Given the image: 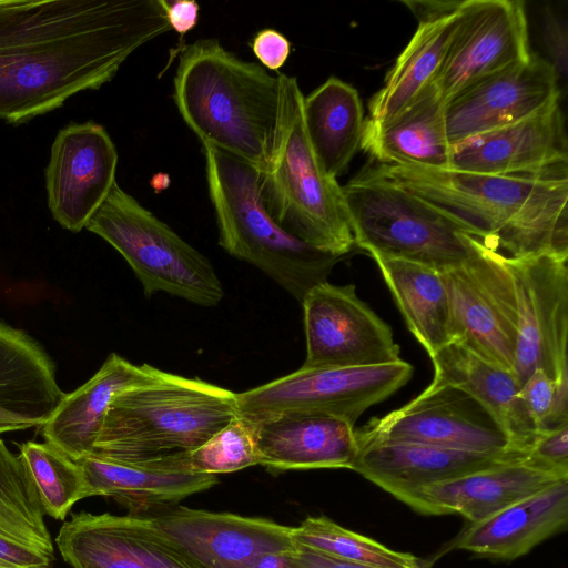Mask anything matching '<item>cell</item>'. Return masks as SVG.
Returning <instances> with one entry per match:
<instances>
[{"label":"cell","instance_id":"9a60e30c","mask_svg":"<svg viewBox=\"0 0 568 568\" xmlns=\"http://www.w3.org/2000/svg\"><path fill=\"white\" fill-rule=\"evenodd\" d=\"M558 82L554 67L534 52L474 82L446 103L450 145L546 111L560 102Z\"/></svg>","mask_w":568,"mask_h":568},{"label":"cell","instance_id":"277c9868","mask_svg":"<svg viewBox=\"0 0 568 568\" xmlns=\"http://www.w3.org/2000/svg\"><path fill=\"white\" fill-rule=\"evenodd\" d=\"M236 416V393L155 368L113 396L91 455L138 464L186 454Z\"/></svg>","mask_w":568,"mask_h":568},{"label":"cell","instance_id":"4dcf8cb0","mask_svg":"<svg viewBox=\"0 0 568 568\" xmlns=\"http://www.w3.org/2000/svg\"><path fill=\"white\" fill-rule=\"evenodd\" d=\"M406 325L430 356L449 343V302L440 271L427 265L371 254Z\"/></svg>","mask_w":568,"mask_h":568},{"label":"cell","instance_id":"8fae6325","mask_svg":"<svg viewBox=\"0 0 568 568\" xmlns=\"http://www.w3.org/2000/svg\"><path fill=\"white\" fill-rule=\"evenodd\" d=\"M355 433L359 439L415 443L469 453L524 452L513 445L478 400L448 384L430 383L403 407L372 418Z\"/></svg>","mask_w":568,"mask_h":568},{"label":"cell","instance_id":"7402d4cb","mask_svg":"<svg viewBox=\"0 0 568 568\" xmlns=\"http://www.w3.org/2000/svg\"><path fill=\"white\" fill-rule=\"evenodd\" d=\"M250 420L260 465L268 469H352L358 444L355 426L343 418L288 412Z\"/></svg>","mask_w":568,"mask_h":568},{"label":"cell","instance_id":"74e56055","mask_svg":"<svg viewBox=\"0 0 568 568\" xmlns=\"http://www.w3.org/2000/svg\"><path fill=\"white\" fill-rule=\"evenodd\" d=\"M542 37L549 55L548 62L554 67L558 79L567 75V24L566 21L547 10L542 21Z\"/></svg>","mask_w":568,"mask_h":568},{"label":"cell","instance_id":"836d02e7","mask_svg":"<svg viewBox=\"0 0 568 568\" xmlns=\"http://www.w3.org/2000/svg\"><path fill=\"white\" fill-rule=\"evenodd\" d=\"M37 486L45 515L64 520L79 500L89 497L82 467L49 443L33 440L20 445Z\"/></svg>","mask_w":568,"mask_h":568},{"label":"cell","instance_id":"5bb4252c","mask_svg":"<svg viewBox=\"0 0 568 568\" xmlns=\"http://www.w3.org/2000/svg\"><path fill=\"white\" fill-rule=\"evenodd\" d=\"M519 0H464L433 84L446 103L474 82L529 58Z\"/></svg>","mask_w":568,"mask_h":568},{"label":"cell","instance_id":"8992f818","mask_svg":"<svg viewBox=\"0 0 568 568\" xmlns=\"http://www.w3.org/2000/svg\"><path fill=\"white\" fill-rule=\"evenodd\" d=\"M280 111L272 153L261 172L264 204L285 231L306 244L344 257L355 246L337 180L327 175L310 145L297 79L277 73Z\"/></svg>","mask_w":568,"mask_h":568},{"label":"cell","instance_id":"ffe728a7","mask_svg":"<svg viewBox=\"0 0 568 568\" xmlns=\"http://www.w3.org/2000/svg\"><path fill=\"white\" fill-rule=\"evenodd\" d=\"M356 439L358 452L352 470L403 503L429 485L528 456L526 452L479 454L415 443Z\"/></svg>","mask_w":568,"mask_h":568},{"label":"cell","instance_id":"52a82bcc","mask_svg":"<svg viewBox=\"0 0 568 568\" xmlns=\"http://www.w3.org/2000/svg\"><path fill=\"white\" fill-rule=\"evenodd\" d=\"M355 246L444 271L485 245L405 191L359 172L342 186Z\"/></svg>","mask_w":568,"mask_h":568},{"label":"cell","instance_id":"4fadbf2b","mask_svg":"<svg viewBox=\"0 0 568 568\" xmlns=\"http://www.w3.org/2000/svg\"><path fill=\"white\" fill-rule=\"evenodd\" d=\"M301 304L306 339L302 367L374 366L400 361L392 328L357 296L355 285L322 282Z\"/></svg>","mask_w":568,"mask_h":568},{"label":"cell","instance_id":"8d00e7d4","mask_svg":"<svg viewBox=\"0 0 568 568\" xmlns=\"http://www.w3.org/2000/svg\"><path fill=\"white\" fill-rule=\"evenodd\" d=\"M528 458L568 475V424L539 432L529 447Z\"/></svg>","mask_w":568,"mask_h":568},{"label":"cell","instance_id":"2e32d148","mask_svg":"<svg viewBox=\"0 0 568 568\" xmlns=\"http://www.w3.org/2000/svg\"><path fill=\"white\" fill-rule=\"evenodd\" d=\"M55 545L72 568H203L139 515L72 514Z\"/></svg>","mask_w":568,"mask_h":568},{"label":"cell","instance_id":"ee69618b","mask_svg":"<svg viewBox=\"0 0 568 568\" xmlns=\"http://www.w3.org/2000/svg\"><path fill=\"white\" fill-rule=\"evenodd\" d=\"M17 430H22V429L20 427H18V426L0 425V435L6 434V433H10V432H17Z\"/></svg>","mask_w":568,"mask_h":568},{"label":"cell","instance_id":"7a4b0ae2","mask_svg":"<svg viewBox=\"0 0 568 568\" xmlns=\"http://www.w3.org/2000/svg\"><path fill=\"white\" fill-rule=\"evenodd\" d=\"M361 172L420 200L505 256L568 257V175H493L376 162Z\"/></svg>","mask_w":568,"mask_h":568},{"label":"cell","instance_id":"d590c367","mask_svg":"<svg viewBox=\"0 0 568 568\" xmlns=\"http://www.w3.org/2000/svg\"><path fill=\"white\" fill-rule=\"evenodd\" d=\"M519 397L538 433L568 424V384H558L542 369L523 382Z\"/></svg>","mask_w":568,"mask_h":568},{"label":"cell","instance_id":"603a6c76","mask_svg":"<svg viewBox=\"0 0 568 568\" xmlns=\"http://www.w3.org/2000/svg\"><path fill=\"white\" fill-rule=\"evenodd\" d=\"M182 455L138 464L116 463L93 455L77 462L82 467L89 497H110L128 508V514L141 515L178 505L217 483L216 475L187 470L182 464Z\"/></svg>","mask_w":568,"mask_h":568},{"label":"cell","instance_id":"b9f144b4","mask_svg":"<svg viewBox=\"0 0 568 568\" xmlns=\"http://www.w3.org/2000/svg\"><path fill=\"white\" fill-rule=\"evenodd\" d=\"M418 22L437 20L456 12L460 1H402Z\"/></svg>","mask_w":568,"mask_h":568},{"label":"cell","instance_id":"d6986e66","mask_svg":"<svg viewBox=\"0 0 568 568\" xmlns=\"http://www.w3.org/2000/svg\"><path fill=\"white\" fill-rule=\"evenodd\" d=\"M493 175H568L560 102L529 119L452 148V168Z\"/></svg>","mask_w":568,"mask_h":568},{"label":"cell","instance_id":"cb8c5ba5","mask_svg":"<svg viewBox=\"0 0 568 568\" xmlns=\"http://www.w3.org/2000/svg\"><path fill=\"white\" fill-rule=\"evenodd\" d=\"M568 524V478L470 524L455 548L495 560H514Z\"/></svg>","mask_w":568,"mask_h":568},{"label":"cell","instance_id":"5b68a950","mask_svg":"<svg viewBox=\"0 0 568 568\" xmlns=\"http://www.w3.org/2000/svg\"><path fill=\"white\" fill-rule=\"evenodd\" d=\"M202 146L220 246L302 303L343 257L306 244L275 222L264 204L256 166L214 146Z\"/></svg>","mask_w":568,"mask_h":568},{"label":"cell","instance_id":"f546056e","mask_svg":"<svg viewBox=\"0 0 568 568\" xmlns=\"http://www.w3.org/2000/svg\"><path fill=\"white\" fill-rule=\"evenodd\" d=\"M310 145L324 172L337 180L361 149L365 119L358 92L331 77L303 99Z\"/></svg>","mask_w":568,"mask_h":568},{"label":"cell","instance_id":"4316f807","mask_svg":"<svg viewBox=\"0 0 568 568\" xmlns=\"http://www.w3.org/2000/svg\"><path fill=\"white\" fill-rule=\"evenodd\" d=\"M55 551L22 456L0 438V568H53Z\"/></svg>","mask_w":568,"mask_h":568},{"label":"cell","instance_id":"1f68e13d","mask_svg":"<svg viewBox=\"0 0 568 568\" xmlns=\"http://www.w3.org/2000/svg\"><path fill=\"white\" fill-rule=\"evenodd\" d=\"M455 19L456 12L437 20L418 22L417 30L388 71L383 87L371 98L366 121L384 123L392 120L433 84L440 70Z\"/></svg>","mask_w":568,"mask_h":568},{"label":"cell","instance_id":"f35d334b","mask_svg":"<svg viewBox=\"0 0 568 568\" xmlns=\"http://www.w3.org/2000/svg\"><path fill=\"white\" fill-rule=\"evenodd\" d=\"M251 48L261 65L271 71H278L291 54L288 39L271 28L258 31L251 42Z\"/></svg>","mask_w":568,"mask_h":568},{"label":"cell","instance_id":"ac0fdd59","mask_svg":"<svg viewBox=\"0 0 568 568\" xmlns=\"http://www.w3.org/2000/svg\"><path fill=\"white\" fill-rule=\"evenodd\" d=\"M203 568H243L270 551L295 549L292 528L268 519L171 505L141 514Z\"/></svg>","mask_w":568,"mask_h":568},{"label":"cell","instance_id":"d4e9b609","mask_svg":"<svg viewBox=\"0 0 568 568\" xmlns=\"http://www.w3.org/2000/svg\"><path fill=\"white\" fill-rule=\"evenodd\" d=\"M64 396L43 346L24 331L0 321V425L22 430L40 427Z\"/></svg>","mask_w":568,"mask_h":568},{"label":"cell","instance_id":"3957f363","mask_svg":"<svg viewBox=\"0 0 568 568\" xmlns=\"http://www.w3.org/2000/svg\"><path fill=\"white\" fill-rule=\"evenodd\" d=\"M173 99L202 145L237 156L260 171L272 153L280 111V80L242 60L219 39L182 48Z\"/></svg>","mask_w":568,"mask_h":568},{"label":"cell","instance_id":"e575fe53","mask_svg":"<svg viewBox=\"0 0 568 568\" xmlns=\"http://www.w3.org/2000/svg\"><path fill=\"white\" fill-rule=\"evenodd\" d=\"M182 464L190 471L211 475L260 465L252 422L237 415L203 445L183 454Z\"/></svg>","mask_w":568,"mask_h":568},{"label":"cell","instance_id":"9c48e42d","mask_svg":"<svg viewBox=\"0 0 568 568\" xmlns=\"http://www.w3.org/2000/svg\"><path fill=\"white\" fill-rule=\"evenodd\" d=\"M405 362L357 367L304 368L236 394L239 416L256 419L288 412L320 413L355 426L359 416L412 377Z\"/></svg>","mask_w":568,"mask_h":568},{"label":"cell","instance_id":"7bdbcfd3","mask_svg":"<svg viewBox=\"0 0 568 568\" xmlns=\"http://www.w3.org/2000/svg\"><path fill=\"white\" fill-rule=\"evenodd\" d=\"M296 549L264 552L243 568H294Z\"/></svg>","mask_w":568,"mask_h":568},{"label":"cell","instance_id":"60d3db41","mask_svg":"<svg viewBox=\"0 0 568 568\" xmlns=\"http://www.w3.org/2000/svg\"><path fill=\"white\" fill-rule=\"evenodd\" d=\"M294 568H368L298 546Z\"/></svg>","mask_w":568,"mask_h":568},{"label":"cell","instance_id":"83f0119b","mask_svg":"<svg viewBox=\"0 0 568 568\" xmlns=\"http://www.w3.org/2000/svg\"><path fill=\"white\" fill-rule=\"evenodd\" d=\"M446 101L434 84L404 111L384 123L366 121L361 149L381 164L452 168Z\"/></svg>","mask_w":568,"mask_h":568},{"label":"cell","instance_id":"484cf974","mask_svg":"<svg viewBox=\"0 0 568 568\" xmlns=\"http://www.w3.org/2000/svg\"><path fill=\"white\" fill-rule=\"evenodd\" d=\"M434 384H448L478 400L499 423L513 445L527 452L538 430L519 397L515 373L484 358L459 341L430 356Z\"/></svg>","mask_w":568,"mask_h":568},{"label":"cell","instance_id":"f1b7e54d","mask_svg":"<svg viewBox=\"0 0 568 568\" xmlns=\"http://www.w3.org/2000/svg\"><path fill=\"white\" fill-rule=\"evenodd\" d=\"M155 367L134 365L111 353L99 371L83 385L65 394L41 435L73 460L92 454L111 399L120 390L150 378Z\"/></svg>","mask_w":568,"mask_h":568},{"label":"cell","instance_id":"6da1fadb","mask_svg":"<svg viewBox=\"0 0 568 568\" xmlns=\"http://www.w3.org/2000/svg\"><path fill=\"white\" fill-rule=\"evenodd\" d=\"M170 30L161 0H0V119L19 124L99 89Z\"/></svg>","mask_w":568,"mask_h":568},{"label":"cell","instance_id":"44dd1931","mask_svg":"<svg viewBox=\"0 0 568 568\" xmlns=\"http://www.w3.org/2000/svg\"><path fill=\"white\" fill-rule=\"evenodd\" d=\"M564 478L568 475L539 466L526 456L429 485L404 503L424 515L457 514L473 524Z\"/></svg>","mask_w":568,"mask_h":568},{"label":"cell","instance_id":"d6a6232c","mask_svg":"<svg viewBox=\"0 0 568 568\" xmlns=\"http://www.w3.org/2000/svg\"><path fill=\"white\" fill-rule=\"evenodd\" d=\"M296 545L368 568H428L425 560L346 529L332 519L307 517L292 528Z\"/></svg>","mask_w":568,"mask_h":568},{"label":"cell","instance_id":"e0dca14e","mask_svg":"<svg viewBox=\"0 0 568 568\" xmlns=\"http://www.w3.org/2000/svg\"><path fill=\"white\" fill-rule=\"evenodd\" d=\"M118 151L93 121L59 131L45 169L48 205L64 229L80 232L116 183Z\"/></svg>","mask_w":568,"mask_h":568},{"label":"cell","instance_id":"ab89813d","mask_svg":"<svg viewBox=\"0 0 568 568\" xmlns=\"http://www.w3.org/2000/svg\"><path fill=\"white\" fill-rule=\"evenodd\" d=\"M171 29L184 36L195 28L199 22L200 6L193 0H161Z\"/></svg>","mask_w":568,"mask_h":568},{"label":"cell","instance_id":"7c38bea8","mask_svg":"<svg viewBox=\"0 0 568 568\" xmlns=\"http://www.w3.org/2000/svg\"><path fill=\"white\" fill-rule=\"evenodd\" d=\"M568 257L542 254L505 256L518 307L514 373L520 385L542 369L558 384H568Z\"/></svg>","mask_w":568,"mask_h":568},{"label":"cell","instance_id":"ba28073f","mask_svg":"<svg viewBox=\"0 0 568 568\" xmlns=\"http://www.w3.org/2000/svg\"><path fill=\"white\" fill-rule=\"evenodd\" d=\"M85 229L124 257L148 298L165 292L205 307L222 301L211 262L118 183Z\"/></svg>","mask_w":568,"mask_h":568},{"label":"cell","instance_id":"30bf717a","mask_svg":"<svg viewBox=\"0 0 568 568\" xmlns=\"http://www.w3.org/2000/svg\"><path fill=\"white\" fill-rule=\"evenodd\" d=\"M442 274L449 302V342L459 341L514 373L518 307L505 255L485 244Z\"/></svg>","mask_w":568,"mask_h":568}]
</instances>
